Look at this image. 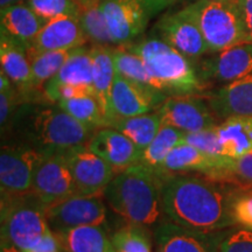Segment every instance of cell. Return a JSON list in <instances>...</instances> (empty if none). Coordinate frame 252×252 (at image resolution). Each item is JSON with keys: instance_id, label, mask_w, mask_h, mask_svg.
Listing matches in <instances>:
<instances>
[{"instance_id": "obj_32", "label": "cell", "mask_w": 252, "mask_h": 252, "mask_svg": "<svg viewBox=\"0 0 252 252\" xmlns=\"http://www.w3.org/2000/svg\"><path fill=\"white\" fill-rule=\"evenodd\" d=\"M214 179L229 182L238 188H252V149L239 158L230 159Z\"/></svg>"}, {"instance_id": "obj_18", "label": "cell", "mask_w": 252, "mask_h": 252, "mask_svg": "<svg viewBox=\"0 0 252 252\" xmlns=\"http://www.w3.org/2000/svg\"><path fill=\"white\" fill-rule=\"evenodd\" d=\"M230 159L231 158L210 156L191 145L182 143L168 154L158 174L165 178L174 174L198 173L215 178Z\"/></svg>"}, {"instance_id": "obj_36", "label": "cell", "mask_w": 252, "mask_h": 252, "mask_svg": "<svg viewBox=\"0 0 252 252\" xmlns=\"http://www.w3.org/2000/svg\"><path fill=\"white\" fill-rule=\"evenodd\" d=\"M219 252H252V229L235 230L220 242Z\"/></svg>"}, {"instance_id": "obj_26", "label": "cell", "mask_w": 252, "mask_h": 252, "mask_svg": "<svg viewBox=\"0 0 252 252\" xmlns=\"http://www.w3.org/2000/svg\"><path fill=\"white\" fill-rule=\"evenodd\" d=\"M161 125V119L156 111L133 116V117L113 118L109 123L108 127L121 131L126 137L130 138L141 151H144L156 138Z\"/></svg>"}, {"instance_id": "obj_16", "label": "cell", "mask_w": 252, "mask_h": 252, "mask_svg": "<svg viewBox=\"0 0 252 252\" xmlns=\"http://www.w3.org/2000/svg\"><path fill=\"white\" fill-rule=\"evenodd\" d=\"M87 144L89 149L105 160L116 173L140 162L143 154V151L130 138L113 127L99 128L91 135Z\"/></svg>"}, {"instance_id": "obj_22", "label": "cell", "mask_w": 252, "mask_h": 252, "mask_svg": "<svg viewBox=\"0 0 252 252\" xmlns=\"http://www.w3.org/2000/svg\"><path fill=\"white\" fill-rule=\"evenodd\" d=\"M91 55H93L94 89L109 126V123L112 118L111 90L116 75L112 47L93 46Z\"/></svg>"}, {"instance_id": "obj_15", "label": "cell", "mask_w": 252, "mask_h": 252, "mask_svg": "<svg viewBox=\"0 0 252 252\" xmlns=\"http://www.w3.org/2000/svg\"><path fill=\"white\" fill-rule=\"evenodd\" d=\"M202 82L226 84L252 74V42L230 47L201 62L197 70Z\"/></svg>"}, {"instance_id": "obj_37", "label": "cell", "mask_w": 252, "mask_h": 252, "mask_svg": "<svg viewBox=\"0 0 252 252\" xmlns=\"http://www.w3.org/2000/svg\"><path fill=\"white\" fill-rule=\"evenodd\" d=\"M24 252H62V249L54 231L50 229L35 247Z\"/></svg>"}, {"instance_id": "obj_1", "label": "cell", "mask_w": 252, "mask_h": 252, "mask_svg": "<svg viewBox=\"0 0 252 252\" xmlns=\"http://www.w3.org/2000/svg\"><path fill=\"white\" fill-rule=\"evenodd\" d=\"M162 179V209L173 222L207 234L235 224L231 203L238 190H231L225 181L198 173Z\"/></svg>"}, {"instance_id": "obj_7", "label": "cell", "mask_w": 252, "mask_h": 252, "mask_svg": "<svg viewBox=\"0 0 252 252\" xmlns=\"http://www.w3.org/2000/svg\"><path fill=\"white\" fill-rule=\"evenodd\" d=\"M45 154L27 144L5 141L0 152L1 195L31 193L34 173Z\"/></svg>"}, {"instance_id": "obj_33", "label": "cell", "mask_w": 252, "mask_h": 252, "mask_svg": "<svg viewBox=\"0 0 252 252\" xmlns=\"http://www.w3.org/2000/svg\"><path fill=\"white\" fill-rule=\"evenodd\" d=\"M27 4L46 21L61 15H77L78 0H27Z\"/></svg>"}, {"instance_id": "obj_29", "label": "cell", "mask_w": 252, "mask_h": 252, "mask_svg": "<svg viewBox=\"0 0 252 252\" xmlns=\"http://www.w3.org/2000/svg\"><path fill=\"white\" fill-rule=\"evenodd\" d=\"M58 104L71 117L87 126L94 133L99 128L108 127V121L96 97L83 96L70 99H61Z\"/></svg>"}, {"instance_id": "obj_6", "label": "cell", "mask_w": 252, "mask_h": 252, "mask_svg": "<svg viewBox=\"0 0 252 252\" xmlns=\"http://www.w3.org/2000/svg\"><path fill=\"white\" fill-rule=\"evenodd\" d=\"M193 6L209 53H219L249 42L237 2L229 0H197Z\"/></svg>"}, {"instance_id": "obj_25", "label": "cell", "mask_w": 252, "mask_h": 252, "mask_svg": "<svg viewBox=\"0 0 252 252\" xmlns=\"http://www.w3.org/2000/svg\"><path fill=\"white\" fill-rule=\"evenodd\" d=\"M62 252H106L110 241L102 226L81 225L54 231Z\"/></svg>"}, {"instance_id": "obj_3", "label": "cell", "mask_w": 252, "mask_h": 252, "mask_svg": "<svg viewBox=\"0 0 252 252\" xmlns=\"http://www.w3.org/2000/svg\"><path fill=\"white\" fill-rule=\"evenodd\" d=\"M162 182L156 171L138 162L116 173L103 197L127 224L147 228L163 213Z\"/></svg>"}, {"instance_id": "obj_12", "label": "cell", "mask_w": 252, "mask_h": 252, "mask_svg": "<svg viewBox=\"0 0 252 252\" xmlns=\"http://www.w3.org/2000/svg\"><path fill=\"white\" fill-rule=\"evenodd\" d=\"M31 193L46 206L78 194L63 152L45 154L34 173Z\"/></svg>"}, {"instance_id": "obj_4", "label": "cell", "mask_w": 252, "mask_h": 252, "mask_svg": "<svg viewBox=\"0 0 252 252\" xmlns=\"http://www.w3.org/2000/svg\"><path fill=\"white\" fill-rule=\"evenodd\" d=\"M126 48L143 60L166 94H196L202 91V81L190 60L159 36L146 37Z\"/></svg>"}, {"instance_id": "obj_13", "label": "cell", "mask_w": 252, "mask_h": 252, "mask_svg": "<svg viewBox=\"0 0 252 252\" xmlns=\"http://www.w3.org/2000/svg\"><path fill=\"white\" fill-rule=\"evenodd\" d=\"M112 45H131L146 28L150 15L137 0H102Z\"/></svg>"}, {"instance_id": "obj_38", "label": "cell", "mask_w": 252, "mask_h": 252, "mask_svg": "<svg viewBox=\"0 0 252 252\" xmlns=\"http://www.w3.org/2000/svg\"><path fill=\"white\" fill-rule=\"evenodd\" d=\"M247 31L249 42H252V0H236Z\"/></svg>"}, {"instance_id": "obj_19", "label": "cell", "mask_w": 252, "mask_h": 252, "mask_svg": "<svg viewBox=\"0 0 252 252\" xmlns=\"http://www.w3.org/2000/svg\"><path fill=\"white\" fill-rule=\"evenodd\" d=\"M160 252H219L209 234L188 229L171 220H162L156 230Z\"/></svg>"}, {"instance_id": "obj_30", "label": "cell", "mask_w": 252, "mask_h": 252, "mask_svg": "<svg viewBox=\"0 0 252 252\" xmlns=\"http://www.w3.org/2000/svg\"><path fill=\"white\" fill-rule=\"evenodd\" d=\"M74 49L50 50L42 53H31L28 59L31 62L32 75H33V88L35 90L45 91L43 87L50 78L58 74Z\"/></svg>"}, {"instance_id": "obj_14", "label": "cell", "mask_w": 252, "mask_h": 252, "mask_svg": "<svg viewBox=\"0 0 252 252\" xmlns=\"http://www.w3.org/2000/svg\"><path fill=\"white\" fill-rule=\"evenodd\" d=\"M166 98L167 94L162 91L146 88L116 72L111 90V121L117 117H133L152 112Z\"/></svg>"}, {"instance_id": "obj_28", "label": "cell", "mask_w": 252, "mask_h": 252, "mask_svg": "<svg viewBox=\"0 0 252 252\" xmlns=\"http://www.w3.org/2000/svg\"><path fill=\"white\" fill-rule=\"evenodd\" d=\"M112 56L115 70L121 76L146 88L160 90L158 82L152 77L143 60L137 54L132 53L126 47H115L112 48Z\"/></svg>"}, {"instance_id": "obj_42", "label": "cell", "mask_w": 252, "mask_h": 252, "mask_svg": "<svg viewBox=\"0 0 252 252\" xmlns=\"http://www.w3.org/2000/svg\"><path fill=\"white\" fill-rule=\"evenodd\" d=\"M106 252H118V251L116 250L115 248H113V245L111 244V242H110L109 247H108V249H106Z\"/></svg>"}, {"instance_id": "obj_9", "label": "cell", "mask_w": 252, "mask_h": 252, "mask_svg": "<svg viewBox=\"0 0 252 252\" xmlns=\"http://www.w3.org/2000/svg\"><path fill=\"white\" fill-rule=\"evenodd\" d=\"M46 219L53 231L81 225H99L106 222V207L103 196L75 194L46 206Z\"/></svg>"}, {"instance_id": "obj_8", "label": "cell", "mask_w": 252, "mask_h": 252, "mask_svg": "<svg viewBox=\"0 0 252 252\" xmlns=\"http://www.w3.org/2000/svg\"><path fill=\"white\" fill-rule=\"evenodd\" d=\"M156 32L160 39L190 61H197L209 53L191 5L163 17L157 24Z\"/></svg>"}, {"instance_id": "obj_24", "label": "cell", "mask_w": 252, "mask_h": 252, "mask_svg": "<svg viewBox=\"0 0 252 252\" xmlns=\"http://www.w3.org/2000/svg\"><path fill=\"white\" fill-rule=\"evenodd\" d=\"M65 84L94 89L91 48H87L86 46L75 48L58 74L47 82L43 89H50Z\"/></svg>"}, {"instance_id": "obj_43", "label": "cell", "mask_w": 252, "mask_h": 252, "mask_svg": "<svg viewBox=\"0 0 252 252\" xmlns=\"http://www.w3.org/2000/svg\"><path fill=\"white\" fill-rule=\"evenodd\" d=\"M229 1H236V0H229Z\"/></svg>"}, {"instance_id": "obj_31", "label": "cell", "mask_w": 252, "mask_h": 252, "mask_svg": "<svg viewBox=\"0 0 252 252\" xmlns=\"http://www.w3.org/2000/svg\"><path fill=\"white\" fill-rule=\"evenodd\" d=\"M118 252H151L152 243L144 226L127 224L123 226L110 239Z\"/></svg>"}, {"instance_id": "obj_39", "label": "cell", "mask_w": 252, "mask_h": 252, "mask_svg": "<svg viewBox=\"0 0 252 252\" xmlns=\"http://www.w3.org/2000/svg\"><path fill=\"white\" fill-rule=\"evenodd\" d=\"M140 2V5L143 6L146 13L150 15V18L152 15L161 12L163 8L168 7L172 4H174L178 0H137Z\"/></svg>"}, {"instance_id": "obj_17", "label": "cell", "mask_w": 252, "mask_h": 252, "mask_svg": "<svg viewBox=\"0 0 252 252\" xmlns=\"http://www.w3.org/2000/svg\"><path fill=\"white\" fill-rule=\"evenodd\" d=\"M87 41L77 15H61L47 21L27 53L75 49L83 47Z\"/></svg>"}, {"instance_id": "obj_34", "label": "cell", "mask_w": 252, "mask_h": 252, "mask_svg": "<svg viewBox=\"0 0 252 252\" xmlns=\"http://www.w3.org/2000/svg\"><path fill=\"white\" fill-rule=\"evenodd\" d=\"M185 143L191 145V146L196 147L197 150L210 154V156L223 157L222 146H220L219 135H217L216 126L212 128H207V130L186 133Z\"/></svg>"}, {"instance_id": "obj_23", "label": "cell", "mask_w": 252, "mask_h": 252, "mask_svg": "<svg viewBox=\"0 0 252 252\" xmlns=\"http://www.w3.org/2000/svg\"><path fill=\"white\" fill-rule=\"evenodd\" d=\"M222 156L236 159L252 149V116H231L216 126Z\"/></svg>"}, {"instance_id": "obj_41", "label": "cell", "mask_w": 252, "mask_h": 252, "mask_svg": "<svg viewBox=\"0 0 252 252\" xmlns=\"http://www.w3.org/2000/svg\"><path fill=\"white\" fill-rule=\"evenodd\" d=\"M24 0H0V9L2 11H5V9H7L8 7H11V6L13 5H17V4H21Z\"/></svg>"}, {"instance_id": "obj_11", "label": "cell", "mask_w": 252, "mask_h": 252, "mask_svg": "<svg viewBox=\"0 0 252 252\" xmlns=\"http://www.w3.org/2000/svg\"><path fill=\"white\" fill-rule=\"evenodd\" d=\"M162 125L173 126L190 133L215 127L217 116L206 100L196 94H178L167 97L157 110Z\"/></svg>"}, {"instance_id": "obj_20", "label": "cell", "mask_w": 252, "mask_h": 252, "mask_svg": "<svg viewBox=\"0 0 252 252\" xmlns=\"http://www.w3.org/2000/svg\"><path fill=\"white\" fill-rule=\"evenodd\" d=\"M207 102L220 119L231 116H252V74L207 94Z\"/></svg>"}, {"instance_id": "obj_27", "label": "cell", "mask_w": 252, "mask_h": 252, "mask_svg": "<svg viewBox=\"0 0 252 252\" xmlns=\"http://www.w3.org/2000/svg\"><path fill=\"white\" fill-rule=\"evenodd\" d=\"M186 132L168 125H161L156 138L143 151L140 162L159 173L166 158L178 145L185 143Z\"/></svg>"}, {"instance_id": "obj_2", "label": "cell", "mask_w": 252, "mask_h": 252, "mask_svg": "<svg viewBox=\"0 0 252 252\" xmlns=\"http://www.w3.org/2000/svg\"><path fill=\"white\" fill-rule=\"evenodd\" d=\"M19 106L5 141L27 144L48 154L87 144L94 132L71 117L58 103H26ZM2 135V137H4Z\"/></svg>"}, {"instance_id": "obj_40", "label": "cell", "mask_w": 252, "mask_h": 252, "mask_svg": "<svg viewBox=\"0 0 252 252\" xmlns=\"http://www.w3.org/2000/svg\"><path fill=\"white\" fill-rule=\"evenodd\" d=\"M0 252H24L21 249L15 247L11 242L6 241V239L1 238V247H0Z\"/></svg>"}, {"instance_id": "obj_5", "label": "cell", "mask_w": 252, "mask_h": 252, "mask_svg": "<svg viewBox=\"0 0 252 252\" xmlns=\"http://www.w3.org/2000/svg\"><path fill=\"white\" fill-rule=\"evenodd\" d=\"M1 238L27 251L42 239L50 228L46 204L32 193L1 195Z\"/></svg>"}, {"instance_id": "obj_21", "label": "cell", "mask_w": 252, "mask_h": 252, "mask_svg": "<svg viewBox=\"0 0 252 252\" xmlns=\"http://www.w3.org/2000/svg\"><path fill=\"white\" fill-rule=\"evenodd\" d=\"M47 21L26 4H17L1 12V34L30 49Z\"/></svg>"}, {"instance_id": "obj_35", "label": "cell", "mask_w": 252, "mask_h": 252, "mask_svg": "<svg viewBox=\"0 0 252 252\" xmlns=\"http://www.w3.org/2000/svg\"><path fill=\"white\" fill-rule=\"evenodd\" d=\"M231 216L236 225L252 229V190L237 191L232 198Z\"/></svg>"}, {"instance_id": "obj_10", "label": "cell", "mask_w": 252, "mask_h": 252, "mask_svg": "<svg viewBox=\"0 0 252 252\" xmlns=\"http://www.w3.org/2000/svg\"><path fill=\"white\" fill-rule=\"evenodd\" d=\"M70 168L77 193L82 195L103 196L116 172L105 160L81 144L63 151Z\"/></svg>"}]
</instances>
